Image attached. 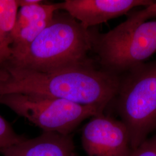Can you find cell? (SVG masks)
I'll return each instance as SVG.
<instances>
[{
	"label": "cell",
	"instance_id": "1",
	"mask_svg": "<svg viewBox=\"0 0 156 156\" xmlns=\"http://www.w3.org/2000/svg\"><path fill=\"white\" fill-rule=\"evenodd\" d=\"M119 82L120 75L97 69L94 62L50 72L0 69V95H44L105 109L115 99Z\"/></svg>",
	"mask_w": 156,
	"mask_h": 156
},
{
	"label": "cell",
	"instance_id": "2",
	"mask_svg": "<svg viewBox=\"0 0 156 156\" xmlns=\"http://www.w3.org/2000/svg\"><path fill=\"white\" fill-rule=\"evenodd\" d=\"M59 11L26 50L4 67L50 72L94 62L88 56L94 29L84 27L67 12Z\"/></svg>",
	"mask_w": 156,
	"mask_h": 156
},
{
	"label": "cell",
	"instance_id": "3",
	"mask_svg": "<svg viewBox=\"0 0 156 156\" xmlns=\"http://www.w3.org/2000/svg\"><path fill=\"white\" fill-rule=\"evenodd\" d=\"M115 98L134 151L156 131V60L144 62L120 75Z\"/></svg>",
	"mask_w": 156,
	"mask_h": 156
},
{
	"label": "cell",
	"instance_id": "4",
	"mask_svg": "<svg viewBox=\"0 0 156 156\" xmlns=\"http://www.w3.org/2000/svg\"><path fill=\"white\" fill-rule=\"evenodd\" d=\"M92 51L102 69L120 75L156 52V20L136 24L125 21L106 33L94 29Z\"/></svg>",
	"mask_w": 156,
	"mask_h": 156
},
{
	"label": "cell",
	"instance_id": "5",
	"mask_svg": "<svg viewBox=\"0 0 156 156\" xmlns=\"http://www.w3.org/2000/svg\"><path fill=\"white\" fill-rule=\"evenodd\" d=\"M0 105L7 106L43 132L62 135L72 134L84 120L105 110L55 97L20 93L0 95Z\"/></svg>",
	"mask_w": 156,
	"mask_h": 156
},
{
	"label": "cell",
	"instance_id": "6",
	"mask_svg": "<svg viewBox=\"0 0 156 156\" xmlns=\"http://www.w3.org/2000/svg\"><path fill=\"white\" fill-rule=\"evenodd\" d=\"M81 140L87 156H131L133 151L124 124L104 113L90 118Z\"/></svg>",
	"mask_w": 156,
	"mask_h": 156
},
{
	"label": "cell",
	"instance_id": "7",
	"mask_svg": "<svg viewBox=\"0 0 156 156\" xmlns=\"http://www.w3.org/2000/svg\"><path fill=\"white\" fill-rule=\"evenodd\" d=\"M153 2L151 0H66L60 2V9L89 29L127 15L134 8L145 7Z\"/></svg>",
	"mask_w": 156,
	"mask_h": 156
},
{
	"label": "cell",
	"instance_id": "8",
	"mask_svg": "<svg viewBox=\"0 0 156 156\" xmlns=\"http://www.w3.org/2000/svg\"><path fill=\"white\" fill-rule=\"evenodd\" d=\"M60 9V2L43 1L19 7L12 37L11 57L24 51L53 20Z\"/></svg>",
	"mask_w": 156,
	"mask_h": 156
},
{
	"label": "cell",
	"instance_id": "9",
	"mask_svg": "<svg viewBox=\"0 0 156 156\" xmlns=\"http://www.w3.org/2000/svg\"><path fill=\"white\" fill-rule=\"evenodd\" d=\"M75 145L72 134L43 132L0 151L4 156H73Z\"/></svg>",
	"mask_w": 156,
	"mask_h": 156
},
{
	"label": "cell",
	"instance_id": "10",
	"mask_svg": "<svg viewBox=\"0 0 156 156\" xmlns=\"http://www.w3.org/2000/svg\"><path fill=\"white\" fill-rule=\"evenodd\" d=\"M19 8L17 0H0V69L11 58L12 37Z\"/></svg>",
	"mask_w": 156,
	"mask_h": 156
},
{
	"label": "cell",
	"instance_id": "11",
	"mask_svg": "<svg viewBox=\"0 0 156 156\" xmlns=\"http://www.w3.org/2000/svg\"><path fill=\"white\" fill-rule=\"evenodd\" d=\"M26 138L17 134L9 123L0 115V151L16 145Z\"/></svg>",
	"mask_w": 156,
	"mask_h": 156
},
{
	"label": "cell",
	"instance_id": "12",
	"mask_svg": "<svg viewBox=\"0 0 156 156\" xmlns=\"http://www.w3.org/2000/svg\"><path fill=\"white\" fill-rule=\"evenodd\" d=\"M126 22L130 24H136L145 22L149 19L156 17V1L151 4L145 6L142 10L129 12L127 14Z\"/></svg>",
	"mask_w": 156,
	"mask_h": 156
},
{
	"label": "cell",
	"instance_id": "13",
	"mask_svg": "<svg viewBox=\"0 0 156 156\" xmlns=\"http://www.w3.org/2000/svg\"><path fill=\"white\" fill-rule=\"evenodd\" d=\"M131 156H156V134L145 140Z\"/></svg>",
	"mask_w": 156,
	"mask_h": 156
},
{
	"label": "cell",
	"instance_id": "14",
	"mask_svg": "<svg viewBox=\"0 0 156 156\" xmlns=\"http://www.w3.org/2000/svg\"><path fill=\"white\" fill-rule=\"evenodd\" d=\"M19 6H24L33 5L37 4L42 2L44 1L42 0H17Z\"/></svg>",
	"mask_w": 156,
	"mask_h": 156
}]
</instances>
